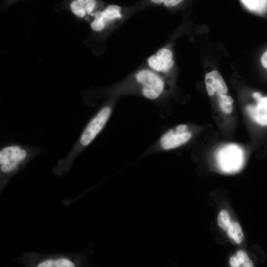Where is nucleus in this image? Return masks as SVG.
<instances>
[{"mask_svg": "<svg viewBox=\"0 0 267 267\" xmlns=\"http://www.w3.org/2000/svg\"><path fill=\"white\" fill-rule=\"evenodd\" d=\"M99 0H70L69 7L71 12L77 18H91L102 8Z\"/></svg>", "mask_w": 267, "mask_h": 267, "instance_id": "obj_9", "label": "nucleus"}, {"mask_svg": "<svg viewBox=\"0 0 267 267\" xmlns=\"http://www.w3.org/2000/svg\"><path fill=\"white\" fill-rule=\"evenodd\" d=\"M192 135L187 125L180 124L166 131L161 136L159 144L163 150L173 149L187 142Z\"/></svg>", "mask_w": 267, "mask_h": 267, "instance_id": "obj_4", "label": "nucleus"}, {"mask_svg": "<svg viewBox=\"0 0 267 267\" xmlns=\"http://www.w3.org/2000/svg\"><path fill=\"white\" fill-rule=\"evenodd\" d=\"M226 231L228 237L236 243L240 244L242 242L244 235L239 223L235 222H231Z\"/></svg>", "mask_w": 267, "mask_h": 267, "instance_id": "obj_12", "label": "nucleus"}, {"mask_svg": "<svg viewBox=\"0 0 267 267\" xmlns=\"http://www.w3.org/2000/svg\"><path fill=\"white\" fill-rule=\"evenodd\" d=\"M260 60L262 66L267 69V50L262 55Z\"/></svg>", "mask_w": 267, "mask_h": 267, "instance_id": "obj_18", "label": "nucleus"}, {"mask_svg": "<svg viewBox=\"0 0 267 267\" xmlns=\"http://www.w3.org/2000/svg\"><path fill=\"white\" fill-rule=\"evenodd\" d=\"M133 80L141 94L148 99L160 98L166 89L163 76L147 67L137 70L134 74Z\"/></svg>", "mask_w": 267, "mask_h": 267, "instance_id": "obj_1", "label": "nucleus"}, {"mask_svg": "<svg viewBox=\"0 0 267 267\" xmlns=\"http://www.w3.org/2000/svg\"><path fill=\"white\" fill-rule=\"evenodd\" d=\"M229 264L231 267H240V264L237 257L235 256L231 257L229 259Z\"/></svg>", "mask_w": 267, "mask_h": 267, "instance_id": "obj_19", "label": "nucleus"}, {"mask_svg": "<svg viewBox=\"0 0 267 267\" xmlns=\"http://www.w3.org/2000/svg\"><path fill=\"white\" fill-rule=\"evenodd\" d=\"M112 111L110 106H105L91 119L81 136L80 141L82 145H89L95 138L107 122Z\"/></svg>", "mask_w": 267, "mask_h": 267, "instance_id": "obj_5", "label": "nucleus"}, {"mask_svg": "<svg viewBox=\"0 0 267 267\" xmlns=\"http://www.w3.org/2000/svg\"><path fill=\"white\" fill-rule=\"evenodd\" d=\"M38 267H72L74 264L66 259L56 260H47L40 263Z\"/></svg>", "mask_w": 267, "mask_h": 267, "instance_id": "obj_14", "label": "nucleus"}, {"mask_svg": "<svg viewBox=\"0 0 267 267\" xmlns=\"http://www.w3.org/2000/svg\"><path fill=\"white\" fill-rule=\"evenodd\" d=\"M205 84L209 95L213 96L216 92L226 94L227 86L220 73L217 70L212 71L205 76Z\"/></svg>", "mask_w": 267, "mask_h": 267, "instance_id": "obj_10", "label": "nucleus"}, {"mask_svg": "<svg viewBox=\"0 0 267 267\" xmlns=\"http://www.w3.org/2000/svg\"><path fill=\"white\" fill-rule=\"evenodd\" d=\"M183 0H150L153 4L172 7L178 5Z\"/></svg>", "mask_w": 267, "mask_h": 267, "instance_id": "obj_17", "label": "nucleus"}, {"mask_svg": "<svg viewBox=\"0 0 267 267\" xmlns=\"http://www.w3.org/2000/svg\"><path fill=\"white\" fill-rule=\"evenodd\" d=\"M245 6L257 14L267 16V0H241Z\"/></svg>", "mask_w": 267, "mask_h": 267, "instance_id": "obj_11", "label": "nucleus"}, {"mask_svg": "<svg viewBox=\"0 0 267 267\" xmlns=\"http://www.w3.org/2000/svg\"><path fill=\"white\" fill-rule=\"evenodd\" d=\"M236 257L239 261L241 267H254L253 264L251 260L249 259L247 254L244 251L242 250L237 251L236 254Z\"/></svg>", "mask_w": 267, "mask_h": 267, "instance_id": "obj_16", "label": "nucleus"}, {"mask_svg": "<svg viewBox=\"0 0 267 267\" xmlns=\"http://www.w3.org/2000/svg\"><path fill=\"white\" fill-rule=\"evenodd\" d=\"M122 8L109 4L97 11L91 18L90 27L95 33H101L119 22L124 16Z\"/></svg>", "mask_w": 267, "mask_h": 267, "instance_id": "obj_3", "label": "nucleus"}, {"mask_svg": "<svg viewBox=\"0 0 267 267\" xmlns=\"http://www.w3.org/2000/svg\"><path fill=\"white\" fill-rule=\"evenodd\" d=\"M220 170L226 174L239 171L245 162V152L240 145L235 143L226 144L219 149L216 156Z\"/></svg>", "mask_w": 267, "mask_h": 267, "instance_id": "obj_2", "label": "nucleus"}, {"mask_svg": "<svg viewBox=\"0 0 267 267\" xmlns=\"http://www.w3.org/2000/svg\"><path fill=\"white\" fill-rule=\"evenodd\" d=\"M217 220L219 226L224 230H227L231 222L229 213L225 210L220 212Z\"/></svg>", "mask_w": 267, "mask_h": 267, "instance_id": "obj_15", "label": "nucleus"}, {"mask_svg": "<svg viewBox=\"0 0 267 267\" xmlns=\"http://www.w3.org/2000/svg\"><path fill=\"white\" fill-rule=\"evenodd\" d=\"M218 103L222 111L225 114H230L233 110V99L226 94H218Z\"/></svg>", "mask_w": 267, "mask_h": 267, "instance_id": "obj_13", "label": "nucleus"}, {"mask_svg": "<svg viewBox=\"0 0 267 267\" xmlns=\"http://www.w3.org/2000/svg\"><path fill=\"white\" fill-rule=\"evenodd\" d=\"M252 95L256 102L247 105L246 111L255 123L267 127V96L258 91L254 92Z\"/></svg>", "mask_w": 267, "mask_h": 267, "instance_id": "obj_8", "label": "nucleus"}, {"mask_svg": "<svg viewBox=\"0 0 267 267\" xmlns=\"http://www.w3.org/2000/svg\"><path fill=\"white\" fill-rule=\"evenodd\" d=\"M146 64L148 68L163 76L174 65L173 53L168 47H162L147 59Z\"/></svg>", "mask_w": 267, "mask_h": 267, "instance_id": "obj_6", "label": "nucleus"}, {"mask_svg": "<svg viewBox=\"0 0 267 267\" xmlns=\"http://www.w3.org/2000/svg\"><path fill=\"white\" fill-rule=\"evenodd\" d=\"M26 152L18 146H10L0 152V170L3 172L13 170L26 157Z\"/></svg>", "mask_w": 267, "mask_h": 267, "instance_id": "obj_7", "label": "nucleus"}]
</instances>
